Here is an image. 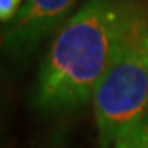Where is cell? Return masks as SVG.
<instances>
[{
	"label": "cell",
	"instance_id": "1",
	"mask_svg": "<svg viewBox=\"0 0 148 148\" xmlns=\"http://www.w3.org/2000/svg\"><path fill=\"white\" fill-rule=\"evenodd\" d=\"M136 0H86L56 30L41 60L32 104L68 113L92 100L112 62Z\"/></svg>",
	"mask_w": 148,
	"mask_h": 148
},
{
	"label": "cell",
	"instance_id": "2",
	"mask_svg": "<svg viewBox=\"0 0 148 148\" xmlns=\"http://www.w3.org/2000/svg\"><path fill=\"white\" fill-rule=\"evenodd\" d=\"M136 0L123 38L92 95L100 148H112L148 118V71L140 45V14Z\"/></svg>",
	"mask_w": 148,
	"mask_h": 148
},
{
	"label": "cell",
	"instance_id": "3",
	"mask_svg": "<svg viewBox=\"0 0 148 148\" xmlns=\"http://www.w3.org/2000/svg\"><path fill=\"white\" fill-rule=\"evenodd\" d=\"M82 0H24L21 9L2 30V49L8 58L21 62L68 20Z\"/></svg>",
	"mask_w": 148,
	"mask_h": 148
},
{
	"label": "cell",
	"instance_id": "4",
	"mask_svg": "<svg viewBox=\"0 0 148 148\" xmlns=\"http://www.w3.org/2000/svg\"><path fill=\"white\" fill-rule=\"evenodd\" d=\"M112 148H148V118L130 133L118 139Z\"/></svg>",
	"mask_w": 148,
	"mask_h": 148
},
{
	"label": "cell",
	"instance_id": "5",
	"mask_svg": "<svg viewBox=\"0 0 148 148\" xmlns=\"http://www.w3.org/2000/svg\"><path fill=\"white\" fill-rule=\"evenodd\" d=\"M24 0H0V20L3 24L11 23L21 9Z\"/></svg>",
	"mask_w": 148,
	"mask_h": 148
},
{
	"label": "cell",
	"instance_id": "6",
	"mask_svg": "<svg viewBox=\"0 0 148 148\" xmlns=\"http://www.w3.org/2000/svg\"><path fill=\"white\" fill-rule=\"evenodd\" d=\"M140 45H142V53L148 71V5L144 3L142 14H140Z\"/></svg>",
	"mask_w": 148,
	"mask_h": 148
}]
</instances>
